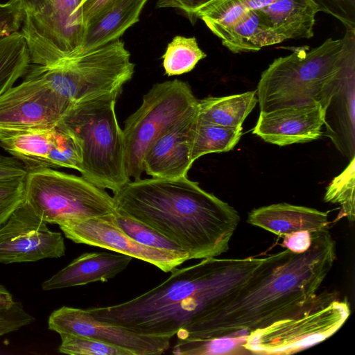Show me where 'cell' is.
Wrapping results in <instances>:
<instances>
[{"mask_svg":"<svg viewBox=\"0 0 355 355\" xmlns=\"http://www.w3.org/2000/svg\"><path fill=\"white\" fill-rule=\"evenodd\" d=\"M242 135V127H228L198 121L195 129L191 157L194 162L214 153L232 150Z\"/></svg>","mask_w":355,"mask_h":355,"instance_id":"484cf974","label":"cell"},{"mask_svg":"<svg viewBox=\"0 0 355 355\" xmlns=\"http://www.w3.org/2000/svg\"><path fill=\"white\" fill-rule=\"evenodd\" d=\"M83 0H49L38 12L24 15L21 33L31 64L55 67L80 55L85 33Z\"/></svg>","mask_w":355,"mask_h":355,"instance_id":"30bf717a","label":"cell"},{"mask_svg":"<svg viewBox=\"0 0 355 355\" xmlns=\"http://www.w3.org/2000/svg\"><path fill=\"white\" fill-rule=\"evenodd\" d=\"M132 257L107 252L82 254L42 284L44 291L107 282L125 270Z\"/></svg>","mask_w":355,"mask_h":355,"instance_id":"ac0fdd59","label":"cell"},{"mask_svg":"<svg viewBox=\"0 0 355 355\" xmlns=\"http://www.w3.org/2000/svg\"><path fill=\"white\" fill-rule=\"evenodd\" d=\"M55 125L51 128H0V146L22 162L28 171L50 168L49 158Z\"/></svg>","mask_w":355,"mask_h":355,"instance_id":"7402d4cb","label":"cell"},{"mask_svg":"<svg viewBox=\"0 0 355 355\" xmlns=\"http://www.w3.org/2000/svg\"><path fill=\"white\" fill-rule=\"evenodd\" d=\"M263 7L247 10L213 33L234 53L258 51L264 46L282 42L272 28Z\"/></svg>","mask_w":355,"mask_h":355,"instance_id":"44dd1931","label":"cell"},{"mask_svg":"<svg viewBox=\"0 0 355 355\" xmlns=\"http://www.w3.org/2000/svg\"><path fill=\"white\" fill-rule=\"evenodd\" d=\"M355 51V31L318 47H293L262 72L256 91L260 112L319 102L322 89Z\"/></svg>","mask_w":355,"mask_h":355,"instance_id":"277c9868","label":"cell"},{"mask_svg":"<svg viewBox=\"0 0 355 355\" xmlns=\"http://www.w3.org/2000/svg\"><path fill=\"white\" fill-rule=\"evenodd\" d=\"M114 223L138 243L156 248L184 251L177 243L150 227L116 211L112 216Z\"/></svg>","mask_w":355,"mask_h":355,"instance_id":"1f68e13d","label":"cell"},{"mask_svg":"<svg viewBox=\"0 0 355 355\" xmlns=\"http://www.w3.org/2000/svg\"><path fill=\"white\" fill-rule=\"evenodd\" d=\"M311 235V245L303 253L286 250L266 257L240 290L203 321L178 332V339L239 336L287 315L311 299L336 259V243L329 231Z\"/></svg>","mask_w":355,"mask_h":355,"instance_id":"6da1fadb","label":"cell"},{"mask_svg":"<svg viewBox=\"0 0 355 355\" xmlns=\"http://www.w3.org/2000/svg\"><path fill=\"white\" fill-rule=\"evenodd\" d=\"M58 352L71 355H133L125 349L81 335L61 334Z\"/></svg>","mask_w":355,"mask_h":355,"instance_id":"d6a6232c","label":"cell"},{"mask_svg":"<svg viewBox=\"0 0 355 355\" xmlns=\"http://www.w3.org/2000/svg\"><path fill=\"white\" fill-rule=\"evenodd\" d=\"M148 0H112L86 24L80 55L120 39L139 20Z\"/></svg>","mask_w":355,"mask_h":355,"instance_id":"ffe728a7","label":"cell"},{"mask_svg":"<svg viewBox=\"0 0 355 355\" xmlns=\"http://www.w3.org/2000/svg\"><path fill=\"white\" fill-rule=\"evenodd\" d=\"M206 56L195 37L178 35L168 43L162 55V65L167 76L181 75L193 70L198 62Z\"/></svg>","mask_w":355,"mask_h":355,"instance_id":"83f0119b","label":"cell"},{"mask_svg":"<svg viewBox=\"0 0 355 355\" xmlns=\"http://www.w3.org/2000/svg\"><path fill=\"white\" fill-rule=\"evenodd\" d=\"M319 103L326 136L350 160L355 157V51L324 85Z\"/></svg>","mask_w":355,"mask_h":355,"instance_id":"9a60e30c","label":"cell"},{"mask_svg":"<svg viewBox=\"0 0 355 355\" xmlns=\"http://www.w3.org/2000/svg\"><path fill=\"white\" fill-rule=\"evenodd\" d=\"M26 202L47 223L58 224L111 215L113 197L82 176L51 168L28 171Z\"/></svg>","mask_w":355,"mask_h":355,"instance_id":"ba28073f","label":"cell"},{"mask_svg":"<svg viewBox=\"0 0 355 355\" xmlns=\"http://www.w3.org/2000/svg\"><path fill=\"white\" fill-rule=\"evenodd\" d=\"M31 66L28 49L21 32L0 38V96L25 76Z\"/></svg>","mask_w":355,"mask_h":355,"instance_id":"d4e9b609","label":"cell"},{"mask_svg":"<svg viewBox=\"0 0 355 355\" xmlns=\"http://www.w3.org/2000/svg\"><path fill=\"white\" fill-rule=\"evenodd\" d=\"M198 119V101L153 141L144 158V169L148 175L159 178L187 176L194 162L191 150Z\"/></svg>","mask_w":355,"mask_h":355,"instance_id":"2e32d148","label":"cell"},{"mask_svg":"<svg viewBox=\"0 0 355 355\" xmlns=\"http://www.w3.org/2000/svg\"><path fill=\"white\" fill-rule=\"evenodd\" d=\"M263 9L272 28L283 42L313 37L318 10L310 0H275Z\"/></svg>","mask_w":355,"mask_h":355,"instance_id":"603a6c76","label":"cell"},{"mask_svg":"<svg viewBox=\"0 0 355 355\" xmlns=\"http://www.w3.org/2000/svg\"><path fill=\"white\" fill-rule=\"evenodd\" d=\"M355 157L345 169L334 178L327 187L324 201L339 204L343 214L353 222L355 218Z\"/></svg>","mask_w":355,"mask_h":355,"instance_id":"f546056e","label":"cell"},{"mask_svg":"<svg viewBox=\"0 0 355 355\" xmlns=\"http://www.w3.org/2000/svg\"><path fill=\"white\" fill-rule=\"evenodd\" d=\"M25 201L0 227V263L37 261L65 254L61 233L49 229Z\"/></svg>","mask_w":355,"mask_h":355,"instance_id":"7c38bea8","label":"cell"},{"mask_svg":"<svg viewBox=\"0 0 355 355\" xmlns=\"http://www.w3.org/2000/svg\"><path fill=\"white\" fill-rule=\"evenodd\" d=\"M48 327L59 334L90 337L131 352L133 355L162 354L171 338L139 334L122 326L100 320L87 309L62 306L51 313Z\"/></svg>","mask_w":355,"mask_h":355,"instance_id":"5bb4252c","label":"cell"},{"mask_svg":"<svg viewBox=\"0 0 355 355\" xmlns=\"http://www.w3.org/2000/svg\"><path fill=\"white\" fill-rule=\"evenodd\" d=\"M33 321L34 318L21 302L15 301L10 307L0 309V336L17 331Z\"/></svg>","mask_w":355,"mask_h":355,"instance_id":"d590c367","label":"cell"},{"mask_svg":"<svg viewBox=\"0 0 355 355\" xmlns=\"http://www.w3.org/2000/svg\"><path fill=\"white\" fill-rule=\"evenodd\" d=\"M189 85L175 79L154 85L123 130L128 177L141 179L144 155L153 141L198 104Z\"/></svg>","mask_w":355,"mask_h":355,"instance_id":"9c48e42d","label":"cell"},{"mask_svg":"<svg viewBox=\"0 0 355 355\" xmlns=\"http://www.w3.org/2000/svg\"><path fill=\"white\" fill-rule=\"evenodd\" d=\"M29 72L41 78L69 106L81 101L122 91L135 72L124 42L118 39L55 67L31 64Z\"/></svg>","mask_w":355,"mask_h":355,"instance_id":"52a82bcc","label":"cell"},{"mask_svg":"<svg viewBox=\"0 0 355 355\" xmlns=\"http://www.w3.org/2000/svg\"><path fill=\"white\" fill-rule=\"evenodd\" d=\"M19 3L20 7L25 14H33L40 11L49 0H15Z\"/></svg>","mask_w":355,"mask_h":355,"instance_id":"b9f144b4","label":"cell"},{"mask_svg":"<svg viewBox=\"0 0 355 355\" xmlns=\"http://www.w3.org/2000/svg\"><path fill=\"white\" fill-rule=\"evenodd\" d=\"M324 110L319 102L260 112L252 133L266 142L284 146L321 137Z\"/></svg>","mask_w":355,"mask_h":355,"instance_id":"e0dca14e","label":"cell"},{"mask_svg":"<svg viewBox=\"0 0 355 355\" xmlns=\"http://www.w3.org/2000/svg\"><path fill=\"white\" fill-rule=\"evenodd\" d=\"M248 222L279 236L302 230L327 232L329 223L327 212L286 202L253 209L248 214Z\"/></svg>","mask_w":355,"mask_h":355,"instance_id":"d6986e66","label":"cell"},{"mask_svg":"<svg viewBox=\"0 0 355 355\" xmlns=\"http://www.w3.org/2000/svg\"><path fill=\"white\" fill-rule=\"evenodd\" d=\"M213 0H158L157 8H173L182 10L192 24L198 18L197 12L203 6Z\"/></svg>","mask_w":355,"mask_h":355,"instance_id":"74e56055","label":"cell"},{"mask_svg":"<svg viewBox=\"0 0 355 355\" xmlns=\"http://www.w3.org/2000/svg\"><path fill=\"white\" fill-rule=\"evenodd\" d=\"M69 107L39 76L29 72L0 96V128H51Z\"/></svg>","mask_w":355,"mask_h":355,"instance_id":"4fadbf2b","label":"cell"},{"mask_svg":"<svg viewBox=\"0 0 355 355\" xmlns=\"http://www.w3.org/2000/svg\"><path fill=\"white\" fill-rule=\"evenodd\" d=\"M246 335L223 336L207 340L178 339L172 354L176 355L230 354L245 350L243 347Z\"/></svg>","mask_w":355,"mask_h":355,"instance_id":"f1b7e54d","label":"cell"},{"mask_svg":"<svg viewBox=\"0 0 355 355\" xmlns=\"http://www.w3.org/2000/svg\"><path fill=\"white\" fill-rule=\"evenodd\" d=\"M265 258L203 259L175 268L160 284L132 300L87 311L139 334L171 338L216 311L247 283Z\"/></svg>","mask_w":355,"mask_h":355,"instance_id":"7a4b0ae2","label":"cell"},{"mask_svg":"<svg viewBox=\"0 0 355 355\" xmlns=\"http://www.w3.org/2000/svg\"><path fill=\"white\" fill-rule=\"evenodd\" d=\"M25 180H0V227L25 202Z\"/></svg>","mask_w":355,"mask_h":355,"instance_id":"836d02e7","label":"cell"},{"mask_svg":"<svg viewBox=\"0 0 355 355\" xmlns=\"http://www.w3.org/2000/svg\"><path fill=\"white\" fill-rule=\"evenodd\" d=\"M349 315L348 302L336 293H316L287 315L250 331L243 347L256 354H294L334 335Z\"/></svg>","mask_w":355,"mask_h":355,"instance_id":"8992f818","label":"cell"},{"mask_svg":"<svg viewBox=\"0 0 355 355\" xmlns=\"http://www.w3.org/2000/svg\"><path fill=\"white\" fill-rule=\"evenodd\" d=\"M50 168H69L80 171L82 154L79 144L59 122L55 125L53 146L49 155Z\"/></svg>","mask_w":355,"mask_h":355,"instance_id":"4dcf8cb0","label":"cell"},{"mask_svg":"<svg viewBox=\"0 0 355 355\" xmlns=\"http://www.w3.org/2000/svg\"><path fill=\"white\" fill-rule=\"evenodd\" d=\"M121 92H108L76 103L59 121L80 146L81 176L113 193L130 180L126 171L123 132L115 112Z\"/></svg>","mask_w":355,"mask_h":355,"instance_id":"5b68a950","label":"cell"},{"mask_svg":"<svg viewBox=\"0 0 355 355\" xmlns=\"http://www.w3.org/2000/svg\"><path fill=\"white\" fill-rule=\"evenodd\" d=\"M112 1V0H83L81 7L83 8L85 26L92 18L101 11Z\"/></svg>","mask_w":355,"mask_h":355,"instance_id":"60d3db41","label":"cell"},{"mask_svg":"<svg viewBox=\"0 0 355 355\" xmlns=\"http://www.w3.org/2000/svg\"><path fill=\"white\" fill-rule=\"evenodd\" d=\"M115 211L165 236L189 259L226 252L240 221L237 211L187 176L129 181L116 192Z\"/></svg>","mask_w":355,"mask_h":355,"instance_id":"3957f363","label":"cell"},{"mask_svg":"<svg viewBox=\"0 0 355 355\" xmlns=\"http://www.w3.org/2000/svg\"><path fill=\"white\" fill-rule=\"evenodd\" d=\"M28 172L26 167L19 160L0 154V180L24 178Z\"/></svg>","mask_w":355,"mask_h":355,"instance_id":"f35d334b","label":"cell"},{"mask_svg":"<svg viewBox=\"0 0 355 355\" xmlns=\"http://www.w3.org/2000/svg\"><path fill=\"white\" fill-rule=\"evenodd\" d=\"M318 12L329 14L338 19L346 31H355V0H310Z\"/></svg>","mask_w":355,"mask_h":355,"instance_id":"e575fe53","label":"cell"},{"mask_svg":"<svg viewBox=\"0 0 355 355\" xmlns=\"http://www.w3.org/2000/svg\"><path fill=\"white\" fill-rule=\"evenodd\" d=\"M258 98L256 91L198 100V121L228 127H242Z\"/></svg>","mask_w":355,"mask_h":355,"instance_id":"cb8c5ba5","label":"cell"},{"mask_svg":"<svg viewBox=\"0 0 355 355\" xmlns=\"http://www.w3.org/2000/svg\"><path fill=\"white\" fill-rule=\"evenodd\" d=\"M23 18L24 12L17 1L0 3V38L19 31Z\"/></svg>","mask_w":355,"mask_h":355,"instance_id":"8d00e7d4","label":"cell"},{"mask_svg":"<svg viewBox=\"0 0 355 355\" xmlns=\"http://www.w3.org/2000/svg\"><path fill=\"white\" fill-rule=\"evenodd\" d=\"M112 214L58 225L64 236L76 243L128 255L149 263L164 272H171L189 260V254L185 251L156 248L138 243L114 223Z\"/></svg>","mask_w":355,"mask_h":355,"instance_id":"8fae6325","label":"cell"},{"mask_svg":"<svg viewBox=\"0 0 355 355\" xmlns=\"http://www.w3.org/2000/svg\"><path fill=\"white\" fill-rule=\"evenodd\" d=\"M311 243V233L302 230L284 236L282 245L293 253H303L310 248Z\"/></svg>","mask_w":355,"mask_h":355,"instance_id":"ab89813d","label":"cell"},{"mask_svg":"<svg viewBox=\"0 0 355 355\" xmlns=\"http://www.w3.org/2000/svg\"><path fill=\"white\" fill-rule=\"evenodd\" d=\"M275 0H213L197 12L213 33L230 24L248 10L265 6Z\"/></svg>","mask_w":355,"mask_h":355,"instance_id":"4316f807","label":"cell"}]
</instances>
